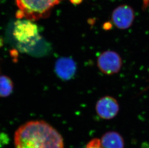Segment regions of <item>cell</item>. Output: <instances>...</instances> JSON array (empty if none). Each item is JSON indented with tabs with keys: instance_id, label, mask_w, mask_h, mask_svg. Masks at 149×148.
Wrapping results in <instances>:
<instances>
[{
	"instance_id": "cell-1",
	"label": "cell",
	"mask_w": 149,
	"mask_h": 148,
	"mask_svg": "<svg viewBox=\"0 0 149 148\" xmlns=\"http://www.w3.org/2000/svg\"><path fill=\"white\" fill-rule=\"evenodd\" d=\"M15 148H64L62 136L42 120L29 121L15 132Z\"/></svg>"
},
{
	"instance_id": "cell-2",
	"label": "cell",
	"mask_w": 149,
	"mask_h": 148,
	"mask_svg": "<svg viewBox=\"0 0 149 148\" xmlns=\"http://www.w3.org/2000/svg\"><path fill=\"white\" fill-rule=\"evenodd\" d=\"M62 0H16L18 10L16 17L35 21L49 17L52 9Z\"/></svg>"
},
{
	"instance_id": "cell-3",
	"label": "cell",
	"mask_w": 149,
	"mask_h": 148,
	"mask_svg": "<svg viewBox=\"0 0 149 148\" xmlns=\"http://www.w3.org/2000/svg\"><path fill=\"white\" fill-rule=\"evenodd\" d=\"M13 36L16 41L23 45H31L40 38L38 26L29 20L18 19L15 23Z\"/></svg>"
},
{
	"instance_id": "cell-4",
	"label": "cell",
	"mask_w": 149,
	"mask_h": 148,
	"mask_svg": "<svg viewBox=\"0 0 149 148\" xmlns=\"http://www.w3.org/2000/svg\"><path fill=\"white\" fill-rule=\"evenodd\" d=\"M122 64L121 56L114 50L104 51L97 57V67L100 72L106 75L118 73L121 70Z\"/></svg>"
},
{
	"instance_id": "cell-5",
	"label": "cell",
	"mask_w": 149,
	"mask_h": 148,
	"mask_svg": "<svg viewBox=\"0 0 149 148\" xmlns=\"http://www.w3.org/2000/svg\"><path fill=\"white\" fill-rule=\"evenodd\" d=\"M111 21L117 28L127 30L132 25L135 14L133 9L128 5H121L115 8L111 15Z\"/></svg>"
},
{
	"instance_id": "cell-6",
	"label": "cell",
	"mask_w": 149,
	"mask_h": 148,
	"mask_svg": "<svg viewBox=\"0 0 149 148\" xmlns=\"http://www.w3.org/2000/svg\"><path fill=\"white\" fill-rule=\"evenodd\" d=\"M119 110V104L117 100L110 96L102 97L96 103L97 113L100 118L106 120L116 117Z\"/></svg>"
},
{
	"instance_id": "cell-7",
	"label": "cell",
	"mask_w": 149,
	"mask_h": 148,
	"mask_svg": "<svg viewBox=\"0 0 149 148\" xmlns=\"http://www.w3.org/2000/svg\"><path fill=\"white\" fill-rule=\"evenodd\" d=\"M55 70L59 78L64 80H70L76 73V63L70 58H61L55 64Z\"/></svg>"
},
{
	"instance_id": "cell-8",
	"label": "cell",
	"mask_w": 149,
	"mask_h": 148,
	"mask_svg": "<svg viewBox=\"0 0 149 148\" xmlns=\"http://www.w3.org/2000/svg\"><path fill=\"white\" fill-rule=\"evenodd\" d=\"M100 140L102 148H124V140L116 132H107Z\"/></svg>"
},
{
	"instance_id": "cell-9",
	"label": "cell",
	"mask_w": 149,
	"mask_h": 148,
	"mask_svg": "<svg viewBox=\"0 0 149 148\" xmlns=\"http://www.w3.org/2000/svg\"><path fill=\"white\" fill-rule=\"evenodd\" d=\"M14 85L11 79L6 75H0V97H7L12 93Z\"/></svg>"
},
{
	"instance_id": "cell-10",
	"label": "cell",
	"mask_w": 149,
	"mask_h": 148,
	"mask_svg": "<svg viewBox=\"0 0 149 148\" xmlns=\"http://www.w3.org/2000/svg\"><path fill=\"white\" fill-rule=\"evenodd\" d=\"M86 148H102L101 147L100 140L98 138H95L91 140L87 144Z\"/></svg>"
},
{
	"instance_id": "cell-11",
	"label": "cell",
	"mask_w": 149,
	"mask_h": 148,
	"mask_svg": "<svg viewBox=\"0 0 149 148\" xmlns=\"http://www.w3.org/2000/svg\"><path fill=\"white\" fill-rule=\"evenodd\" d=\"M111 23L109 22H107L104 23L103 28H104V30H109L111 28Z\"/></svg>"
},
{
	"instance_id": "cell-12",
	"label": "cell",
	"mask_w": 149,
	"mask_h": 148,
	"mask_svg": "<svg viewBox=\"0 0 149 148\" xmlns=\"http://www.w3.org/2000/svg\"><path fill=\"white\" fill-rule=\"evenodd\" d=\"M70 2L74 5H78L82 3L84 0H70Z\"/></svg>"
},
{
	"instance_id": "cell-13",
	"label": "cell",
	"mask_w": 149,
	"mask_h": 148,
	"mask_svg": "<svg viewBox=\"0 0 149 148\" xmlns=\"http://www.w3.org/2000/svg\"><path fill=\"white\" fill-rule=\"evenodd\" d=\"M3 42H2V40L1 39H0V46H1V44Z\"/></svg>"
}]
</instances>
